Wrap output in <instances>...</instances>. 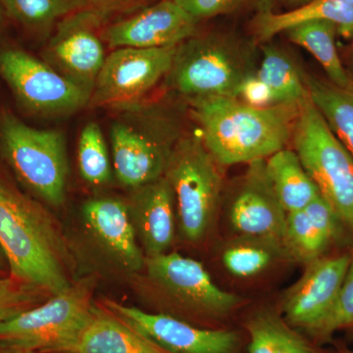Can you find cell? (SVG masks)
I'll use <instances>...</instances> for the list:
<instances>
[{
    "label": "cell",
    "mask_w": 353,
    "mask_h": 353,
    "mask_svg": "<svg viewBox=\"0 0 353 353\" xmlns=\"http://www.w3.org/2000/svg\"><path fill=\"white\" fill-rule=\"evenodd\" d=\"M0 250L10 276L55 294L68 289L71 262L59 228L39 202L0 176Z\"/></svg>",
    "instance_id": "1"
},
{
    "label": "cell",
    "mask_w": 353,
    "mask_h": 353,
    "mask_svg": "<svg viewBox=\"0 0 353 353\" xmlns=\"http://www.w3.org/2000/svg\"><path fill=\"white\" fill-rule=\"evenodd\" d=\"M190 104L204 145L221 166H231L266 159L287 148L301 103L256 108L236 97H218Z\"/></svg>",
    "instance_id": "2"
},
{
    "label": "cell",
    "mask_w": 353,
    "mask_h": 353,
    "mask_svg": "<svg viewBox=\"0 0 353 353\" xmlns=\"http://www.w3.org/2000/svg\"><path fill=\"white\" fill-rule=\"evenodd\" d=\"M134 282L141 294L159 299L170 314L205 322L226 319L241 305L240 296L221 289L203 265L176 252L148 257Z\"/></svg>",
    "instance_id": "3"
},
{
    "label": "cell",
    "mask_w": 353,
    "mask_h": 353,
    "mask_svg": "<svg viewBox=\"0 0 353 353\" xmlns=\"http://www.w3.org/2000/svg\"><path fill=\"white\" fill-rule=\"evenodd\" d=\"M97 280L88 276L10 319L0 322V345L43 353H74L94 317Z\"/></svg>",
    "instance_id": "4"
},
{
    "label": "cell",
    "mask_w": 353,
    "mask_h": 353,
    "mask_svg": "<svg viewBox=\"0 0 353 353\" xmlns=\"http://www.w3.org/2000/svg\"><path fill=\"white\" fill-rule=\"evenodd\" d=\"M255 73L245 44L226 34H206L176 48L166 78L188 101L209 97H236L243 80Z\"/></svg>",
    "instance_id": "5"
},
{
    "label": "cell",
    "mask_w": 353,
    "mask_h": 353,
    "mask_svg": "<svg viewBox=\"0 0 353 353\" xmlns=\"http://www.w3.org/2000/svg\"><path fill=\"white\" fill-rule=\"evenodd\" d=\"M294 150L323 197L353 239V158L310 97L299 104Z\"/></svg>",
    "instance_id": "6"
},
{
    "label": "cell",
    "mask_w": 353,
    "mask_h": 353,
    "mask_svg": "<svg viewBox=\"0 0 353 353\" xmlns=\"http://www.w3.org/2000/svg\"><path fill=\"white\" fill-rule=\"evenodd\" d=\"M220 167L201 134L180 137L169 155L164 176L175 196L181 234L190 243L201 241L214 220L223 185Z\"/></svg>",
    "instance_id": "7"
},
{
    "label": "cell",
    "mask_w": 353,
    "mask_h": 353,
    "mask_svg": "<svg viewBox=\"0 0 353 353\" xmlns=\"http://www.w3.org/2000/svg\"><path fill=\"white\" fill-rule=\"evenodd\" d=\"M0 150L34 196L50 205L64 203L69 168L61 132L30 127L13 114L4 112L0 117Z\"/></svg>",
    "instance_id": "8"
},
{
    "label": "cell",
    "mask_w": 353,
    "mask_h": 353,
    "mask_svg": "<svg viewBox=\"0 0 353 353\" xmlns=\"http://www.w3.org/2000/svg\"><path fill=\"white\" fill-rule=\"evenodd\" d=\"M0 76L20 103L39 115H67L90 102L82 88L20 48L0 50Z\"/></svg>",
    "instance_id": "9"
},
{
    "label": "cell",
    "mask_w": 353,
    "mask_h": 353,
    "mask_svg": "<svg viewBox=\"0 0 353 353\" xmlns=\"http://www.w3.org/2000/svg\"><path fill=\"white\" fill-rule=\"evenodd\" d=\"M176 48H115L105 58L88 103L94 108L132 105L168 75Z\"/></svg>",
    "instance_id": "10"
},
{
    "label": "cell",
    "mask_w": 353,
    "mask_h": 353,
    "mask_svg": "<svg viewBox=\"0 0 353 353\" xmlns=\"http://www.w3.org/2000/svg\"><path fill=\"white\" fill-rule=\"evenodd\" d=\"M103 307L165 353H239L236 330L205 328L165 313H150L105 299Z\"/></svg>",
    "instance_id": "11"
},
{
    "label": "cell",
    "mask_w": 353,
    "mask_h": 353,
    "mask_svg": "<svg viewBox=\"0 0 353 353\" xmlns=\"http://www.w3.org/2000/svg\"><path fill=\"white\" fill-rule=\"evenodd\" d=\"M352 259L350 253H341L306 265L303 276L285 292L281 305V314L290 326L314 341L333 307Z\"/></svg>",
    "instance_id": "12"
},
{
    "label": "cell",
    "mask_w": 353,
    "mask_h": 353,
    "mask_svg": "<svg viewBox=\"0 0 353 353\" xmlns=\"http://www.w3.org/2000/svg\"><path fill=\"white\" fill-rule=\"evenodd\" d=\"M101 13L85 8L61 20L46 51V62L92 95L105 61V50L97 34Z\"/></svg>",
    "instance_id": "13"
},
{
    "label": "cell",
    "mask_w": 353,
    "mask_h": 353,
    "mask_svg": "<svg viewBox=\"0 0 353 353\" xmlns=\"http://www.w3.org/2000/svg\"><path fill=\"white\" fill-rule=\"evenodd\" d=\"M82 220L88 241L115 270L134 276L143 270L145 255L130 219L126 201L97 197L85 202Z\"/></svg>",
    "instance_id": "14"
},
{
    "label": "cell",
    "mask_w": 353,
    "mask_h": 353,
    "mask_svg": "<svg viewBox=\"0 0 353 353\" xmlns=\"http://www.w3.org/2000/svg\"><path fill=\"white\" fill-rule=\"evenodd\" d=\"M285 218L287 212L272 185L265 159L250 162L229 201L230 226L236 236H260L282 243Z\"/></svg>",
    "instance_id": "15"
},
{
    "label": "cell",
    "mask_w": 353,
    "mask_h": 353,
    "mask_svg": "<svg viewBox=\"0 0 353 353\" xmlns=\"http://www.w3.org/2000/svg\"><path fill=\"white\" fill-rule=\"evenodd\" d=\"M110 137L114 173L123 187L131 190L164 176L169 155L180 139L169 132L143 131L124 122L113 125Z\"/></svg>",
    "instance_id": "16"
},
{
    "label": "cell",
    "mask_w": 353,
    "mask_h": 353,
    "mask_svg": "<svg viewBox=\"0 0 353 353\" xmlns=\"http://www.w3.org/2000/svg\"><path fill=\"white\" fill-rule=\"evenodd\" d=\"M197 23L174 0H161L109 26L102 37L112 48H171L196 36Z\"/></svg>",
    "instance_id": "17"
},
{
    "label": "cell",
    "mask_w": 353,
    "mask_h": 353,
    "mask_svg": "<svg viewBox=\"0 0 353 353\" xmlns=\"http://www.w3.org/2000/svg\"><path fill=\"white\" fill-rule=\"evenodd\" d=\"M126 204L146 259L169 252L175 239L176 209L167 179L163 176L132 190Z\"/></svg>",
    "instance_id": "18"
},
{
    "label": "cell",
    "mask_w": 353,
    "mask_h": 353,
    "mask_svg": "<svg viewBox=\"0 0 353 353\" xmlns=\"http://www.w3.org/2000/svg\"><path fill=\"white\" fill-rule=\"evenodd\" d=\"M309 20L333 23L343 39H353V0H313L284 13L272 10L257 14L253 24L256 38L267 41L292 26Z\"/></svg>",
    "instance_id": "19"
},
{
    "label": "cell",
    "mask_w": 353,
    "mask_h": 353,
    "mask_svg": "<svg viewBox=\"0 0 353 353\" xmlns=\"http://www.w3.org/2000/svg\"><path fill=\"white\" fill-rule=\"evenodd\" d=\"M243 328L250 340L248 353H329L271 309L253 313Z\"/></svg>",
    "instance_id": "20"
},
{
    "label": "cell",
    "mask_w": 353,
    "mask_h": 353,
    "mask_svg": "<svg viewBox=\"0 0 353 353\" xmlns=\"http://www.w3.org/2000/svg\"><path fill=\"white\" fill-rule=\"evenodd\" d=\"M74 353H165L130 328L103 306L94 317Z\"/></svg>",
    "instance_id": "21"
},
{
    "label": "cell",
    "mask_w": 353,
    "mask_h": 353,
    "mask_svg": "<svg viewBox=\"0 0 353 353\" xmlns=\"http://www.w3.org/2000/svg\"><path fill=\"white\" fill-rule=\"evenodd\" d=\"M267 174L285 212L304 210L320 196L294 150L285 148L265 159Z\"/></svg>",
    "instance_id": "22"
},
{
    "label": "cell",
    "mask_w": 353,
    "mask_h": 353,
    "mask_svg": "<svg viewBox=\"0 0 353 353\" xmlns=\"http://www.w3.org/2000/svg\"><path fill=\"white\" fill-rule=\"evenodd\" d=\"M285 32L292 43L315 57L328 76L329 82L336 87L353 90V79L343 66L336 48V25L328 21L309 20L292 26Z\"/></svg>",
    "instance_id": "23"
},
{
    "label": "cell",
    "mask_w": 353,
    "mask_h": 353,
    "mask_svg": "<svg viewBox=\"0 0 353 353\" xmlns=\"http://www.w3.org/2000/svg\"><path fill=\"white\" fill-rule=\"evenodd\" d=\"M281 259H287L282 243L260 236H236L221 253L224 268L240 279L255 277Z\"/></svg>",
    "instance_id": "24"
},
{
    "label": "cell",
    "mask_w": 353,
    "mask_h": 353,
    "mask_svg": "<svg viewBox=\"0 0 353 353\" xmlns=\"http://www.w3.org/2000/svg\"><path fill=\"white\" fill-rule=\"evenodd\" d=\"M309 97L331 131L353 158V90L305 77Z\"/></svg>",
    "instance_id": "25"
},
{
    "label": "cell",
    "mask_w": 353,
    "mask_h": 353,
    "mask_svg": "<svg viewBox=\"0 0 353 353\" xmlns=\"http://www.w3.org/2000/svg\"><path fill=\"white\" fill-rule=\"evenodd\" d=\"M255 74L275 97L276 104L299 105L308 97L305 76L284 50L271 44L261 50V59Z\"/></svg>",
    "instance_id": "26"
},
{
    "label": "cell",
    "mask_w": 353,
    "mask_h": 353,
    "mask_svg": "<svg viewBox=\"0 0 353 353\" xmlns=\"http://www.w3.org/2000/svg\"><path fill=\"white\" fill-rule=\"evenodd\" d=\"M6 15L34 31L50 29L57 21L82 9L87 0H1Z\"/></svg>",
    "instance_id": "27"
},
{
    "label": "cell",
    "mask_w": 353,
    "mask_h": 353,
    "mask_svg": "<svg viewBox=\"0 0 353 353\" xmlns=\"http://www.w3.org/2000/svg\"><path fill=\"white\" fill-rule=\"evenodd\" d=\"M282 245L287 259L307 265L325 256L331 243L301 210L288 213Z\"/></svg>",
    "instance_id": "28"
},
{
    "label": "cell",
    "mask_w": 353,
    "mask_h": 353,
    "mask_svg": "<svg viewBox=\"0 0 353 353\" xmlns=\"http://www.w3.org/2000/svg\"><path fill=\"white\" fill-rule=\"evenodd\" d=\"M78 166L83 180L94 187H101L110 182L113 167L105 138L97 123H88L81 132Z\"/></svg>",
    "instance_id": "29"
},
{
    "label": "cell",
    "mask_w": 353,
    "mask_h": 353,
    "mask_svg": "<svg viewBox=\"0 0 353 353\" xmlns=\"http://www.w3.org/2000/svg\"><path fill=\"white\" fill-rule=\"evenodd\" d=\"M50 296L41 288L21 282L12 276L0 278V322L43 303Z\"/></svg>",
    "instance_id": "30"
},
{
    "label": "cell",
    "mask_w": 353,
    "mask_h": 353,
    "mask_svg": "<svg viewBox=\"0 0 353 353\" xmlns=\"http://www.w3.org/2000/svg\"><path fill=\"white\" fill-rule=\"evenodd\" d=\"M339 331L353 334V256L333 307L316 334L315 343L322 347Z\"/></svg>",
    "instance_id": "31"
},
{
    "label": "cell",
    "mask_w": 353,
    "mask_h": 353,
    "mask_svg": "<svg viewBox=\"0 0 353 353\" xmlns=\"http://www.w3.org/2000/svg\"><path fill=\"white\" fill-rule=\"evenodd\" d=\"M194 19L201 21L215 16L225 15L256 9L259 13L271 10L272 0H174Z\"/></svg>",
    "instance_id": "32"
},
{
    "label": "cell",
    "mask_w": 353,
    "mask_h": 353,
    "mask_svg": "<svg viewBox=\"0 0 353 353\" xmlns=\"http://www.w3.org/2000/svg\"><path fill=\"white\" fill-rule=\"evenodd\" d=\"M311 222L327 239L331 245L341 243L345 240H352L347 228L341 222L340 217L330 206L328 202L321 196H318L304 209Z\"/></svg>",
    "instance_id": "33"
},
{
    "label": "cell",
    "mask_w": 353,
    "mask_h": 353,
    "mask_svg": "<svg viewBox=\"0 0 353 353\" xmlns=\"http://www.w3.org/2000/svg\"><path fill=\"white\" fill-rule=\"evenodd\" d=\"M236 99L252 108H266L277 105L270 88L255 73L246 77L241 83Z\"/></svg>",
    "instance_id": "34"
},
{
    "label": "cell",
    "mask_w": 353,
    "mask_h": 353,
    "mask_svg": "<svg viewBox=\"0 0 353 353\" xmlns=\"http://www.w3.org/2000/svg\"><path fill=\"white\" fill-rule=\"evenodd\" d=\"M0 353H43L36 350H23V348L8 347V345H0Z\"/></svg>",
    "instance_id": "35"
},
{
    "label": "cell",
    "mask_w": 353,
    "mask_h": 353,
    "mask_svg": "<svg viewBox=\"0 0 353 353\" xmlns=\"http://www.w3.org/2000/svg\"><path fill=\"white\" fill-rule=\"evenodd\" d=\"M288 2L292 4H296V6H305V4L309 3V2L313 1V0H287Z\"/></svg>",
    "instance_id": "36"
},
{
    "label": "cell",
    "mask_w": 353,
    "mask_h": 353,
    "mask_svg": "<svg viewBox=\"0 0 353 353\" xmlns=\"http://www.w3.org/2000/svg\"><path fill=\"white\" fill-rule=\"evenodd\" d=\"M6 10H4L3 6H2L1 0H0V27L4 22V18H6Z\"/></svg>",
    "instance_id": "37"
},
{
    "label": "cell",
    "mask_w": 353,
    "mask_h": 353,
    "mask_svg": "<svg viewBox=\"0 0 353 353\" xmlns=\"http://www.w3.org/2000/svg\"><path fill=\"white\" fill-rule=\"evenodd\" d=\"M336 353H353V350H350L345 345H341L336 347Z\"/></svg>",
    "instance_id": "38"
},
{
    "label": "cell",
    "mask_w": 353,
    "mask_h": 353,
    "mask_svg": "<svg viewBox=\"0 0 353 353\" xmlns=\"http://www.w3.org/2000/svg\"><path fill=\"white\" fill-rule=\"evenodd\" d=\"M105 1V0H87L88 6H92V4L97 3V2Z\"/></svg>",
    "instance_id": "39"
},
{
    "label": "cell",
    "mask_w": 353,
    "mask_h": 353,
    "mask_svg": "<svg viewBox=\"0 0 353 353\" xmlns=\"http://www.w3.org/2000/svg\"><path fill=\"white\" fill-rule=\"evenodd\" d=\"M3 268V261H2L1 255H0V270Z\"/></svg>",
    "instance_id": "40"
},
{
    "label": "cell",
    "mask_w": 353,
    "mask_h": 353,
    "mask_svg": "<svg viewBox=\"0 0 353 353\" xmlns=\"http://www.w3.org/2000/svg\"><path fill=\"white\" fill-rule=\"evenodd\" d=\"M352 65L353 67V50H352Z\"/></svg>",
    "instance_id": "41"
}]
</instances>
